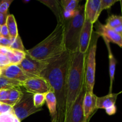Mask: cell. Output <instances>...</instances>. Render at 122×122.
Masks as SVG:
<instances>
[{"label": "cell", "mask_w": 122, "mask_h": 122, "mask_svg": "<svg viewBox=\"0 0 122 122\" xmlns=\"http://www.w3.org/2000/svg\"><path fill=\"white\" fill-rule=\"evenodd\" d=\"M72 53L66 51L48 64L41 77L51 87L57 100L56 122H64L66 103L67 82Z\"/></svg>", "instance_id": "cell-1"}, {"label": "cell", "mask_w": 122, "mask_h": 122, "mask_svg": "<svg viewBox=\"0 0 122 122\" xmlns=\"http://www.w3.org/2000/svg\"><path fill=\"white\" fill-rule=\"evenodd\" d=\"M86 54L79 51L72 53L67 82L66 103L64 122H67L71 107L85 85V70Z\"/></svg>", "instance_id": "cell-2"}, {"label": "cell", "mask_w": 122, "mask_h": 122, "mask_svg": "<svg viewBox=\"0 0 122 122\" xmlns=\"http://www.w3.org/2000/svg\"><path fill=\"white\" fill-rule=\"evenodd\" d=\"M64 25L57 23L53 32L26 53L39 61L49 63L66 51L64 41Z\"/></svg>", "instance_id": "cell-3"}, {"label": "cell", "mask_w": 122, "mask_h": 122, "mask_svg": "<svg viewBox=\"0 0 122 122\" xmlns=\"http://www.w3.org/2000/svg\"><path fill=\"white\" fill-rule=\"evenodd\" d=\"M85 19V5H83L78 7L72 17L65 20L64 41L66 51L71 53L79 51V38Z\"/></svg>", "instance_id": "cell-4"}, {"label": "cell", "mask_w": 122, "mask_h": 122, "mask_svg": "<svg viewBox=\"0 0 122 122\" xmlns=\"http://www.w3.org/2000/svg\"><path fill=\"white\" fill-rule=\"evenodd\" d=\"M100 36L93 32L91 41L86 54L85 70V83L86 91L94 92L95 81V69H96V51L98 39Z\"/></svg>", "instance_id": "cell-5"}, {"label": "cell", "mask_w": 122, "mask_h": 122, "mask_svg": "<svg viewBox=\"0 0 122 122\" xmlns=\"http://www.w3.org/2000/svg\"><path fill=\"white\" fill-rule=\"evenodd\" d=\"M42 108H38L33 103V94L23 91V95L19 101L13 107L14 115L21 122L29 116L40 112Z\"/></svg>", "instance_id": "cell-6"}, {"label": "cell", "mask_w": 122, "mask_h": 122, "mask_svg": "<svg viewBox=\"0 0 122 122\" xmlns=\"http://www.w3.org/2000/svg\"><path fill=\"white\" fill-rule=\"evenodd\" d=\"M21 87L25 89V91L32 94H46L52 91L48 82L42 77H30L21 83Z\"/></svg>", "instance_id": "cell-7"}, {"label": "cell", "mask_w": 122, "mask_h": 122, "mask_svg": "<svg viewBox=\"0 0 122 122\" xmlns=\"http://www.w3.org/2000/svg\"><path fill=\"white\" fill-rule=\"evenodd\" d=\"M48 64L35 60L26 53L25 58L18 65L27 73L32 76L41 77L42 72L46 67Z\"/></svg>", "instance_id": "cell-8"}, {"label": "cell", "mask_w": 122, "mask_h": 122, "mask_svg": "<svg viewBox=\"0 0 122 122\" xmlns=\"http://www.w3.org/2000/svg\"><path fill=\"white\" fill-rule=\"evenodd\" d=\"M1 69H2L1 76L11 79L16 80L21 82H24L26 79L30 77H35L24 71L21 67L19 66L18 64H10L5 66L2 67Z\"/></svg>", "instance_id": "cell-9"}, {"label": "cell", "mask_w": 122, "mask_h": 122, "mask_svg": "<svg viewBox=\"0 0 122 122\" xmlns=\"http://www.w3.org/2000/svg\"><path fill=\"white\" fill-rule=\"evenodd\" d=\"M86 87L85 83L82 91L81 92L78 97L77 98L71 107V112H70L67 122H83L85 121L83 108V99H84Z\"/></svg>", "instance_id": "cell-10"}, {"label": "cell", "mask_w": 122, "mask_h": 122, "mask_svg": "<svg viewBox=\"0 0 122 122\" xmlns=\"http://www.w3.org/2000/svg\"><path fill=\"white\" fill-rule=\"evenodd\" d=\"M93 26L89 20L85 19L79 38V51L82 54H87L93 33Z\"/></svg>", "instance_id": "cell-11"}, {"label": "cell", "mask_w": 122, "mask_h": 122, "mask_svg": "<svg viewBox=\"0 0 122 122\" xmlns=\"http://www.w3.org/2000/svg\"><path fill=\"white\" fill-rule=\"evenodd\" d=\"M96 33L99 36L107 39L109 42H113L117 44L122 48V36L114 32L113 29L107 27L106 25L98 22L95 26Z\"/></svg>", "instance_id": "cell-12"}, {"label": "cell", "mask_w": 122, "mask_h": 122, "mask_svg": "<svg viewBox=\"0 0 122 122\" xmlns=\"http://www.w3.org/2000/svg\"><path fill=\"white\" fill-rule=\"evenodd\" d=\"M97 97L94 92L86 91L83 102V114L86 122H89L91 118L97 110Z\"/></svg>", "instance_id": "cell-13"}, {"label": "cell", "mask_w": 122, "mask_h": 122, "mask_svg": "<svg viewBox=\"0 0 122 122\" xmlns=\"http://www.w3.org/2000/svg\"><path fill=\"white\" fill-rule=\"evenodd\" d=\"M100 3L101 0H87L85 4V17L92 24L97 21L101 14Z\"/></svg>", "instance_id": "cell-14"}, {"label": "cell", "mask_w": 122, "mask_h": 122, "mask_svg": "<svg viewBox=\"0 0 122 122\" xmlns=\"http://www.w3.org/2000/svg\"><path fill=\"white\" fill-rule=\"evenodd\" d=\"M43 4L47 6L53 12L57 20V23H65V19L64 17V13L60 4V1L58 0H38Z\"/></svg>", "instance_id": "cell-15"}, {"label": "cell", "mask_w": 122, "mask_h": 122, "mask_svg": "<svg viewBox=\"0 0 122 122\" xmlns=\"http://www.w3.org/2000/svg\"><path fill=\"white\" fill-rule=\"evenodd\" d=\"M119 93L117 94H108L101 97H97V109L107 110L110 107L116 106L117 98Z\"/></svg>", "instance_id": "cell-16"}, {"label": "cell", "mask_w": 122, "mask_h": 122, "mask_svg": "<svg viewBox=\"0 0 122 122\" xmlns=\"http://www.w3.org/2000/svg\"><path fill=\"white\" fill-rule=\"evenodd\" d=\"M79 0H61L60 4L63 8L65 20L75 14V12L79 7Z\"/></svg>", "instance_id": "cell-17"}, {"label": "cell", "mask_w": 122, "mask_h": 122, "mask_svg": "<svg viewBox=\"0 0 122 122\" xmlns=\"http://www.w3.org/2000/svg\"><path fill=\"white\" fill-rule=\"evenodd\" d=\"M103 39L104 41L106 46H107V50H108V60H109V75L110 79L109 94H111L112 91V88H113V81H114V75H115L116 66L117 60L115 58V57H114V56H113V53H112L110 45V42L107 40V39H105V38H103Z\"/></svg>", "instance_id": "cell-18"}, {"label": "cell", "mask_w": 122, "mask_h": 122, "mask_svg": "<svg viewBox=\"0 0 122 122\" xmlns=\"http://www.w3.org/2000/svg\"><path fill=\"white\" fill-rule=\"evenodd\" d=\"M45 101L47 104L51 119H56L57 116V100L53 91H50L46 94Z\"/></svg>", "instance_id": "cell-19"}, {"label": "cell", "mask_w": 122, "mask_h": 122, "mask_svg": "<svg viewBox=\"0 0 122 122\" xmlns=\"http://www.w3.org/2000/svg\"><path fill=\"white\" fill-rule=\"evenodd\" d=\"M23 95V91L20 89V87L14 88L10 89L8 98L5 103L12 107L19 101Z\"/></svg>", "instance_id": "cell-20"}, {"label": "cell", "mask_w": 122, "mask_h": 122, "mask_svg": "<svg viewBox=\"0 0 122 122\" xmlns=\"http://www.w3.org/2000/svg\"><path fill=\"white\" fill-rule=\"evenodd\" d=\"M5 24L8 28L11 39H15L19 35V33L16 21L13 14H8Z\"/></svg>", "instance_id": "cell-21"}, {"label": "cell", "mask_w": 122, "mask_h": 122, "mask_svg": "<svg viewBox=\"0 0 122 122\" xmlns=\"http://www.w3.org/2000/svg\"><path fill=\"white\" fill-rule=\"evenodd\" d=\"M21 83L16 80L11 79L5 77L0 76V89H10L14 88L21 87Z\"/></svg>", "instance_id": "cell-22"}, {"label": "cell", "mask_w": 122, "mask_h": 122, "mask_svg": "<svg viewBox=\"0 0 122 122\" xmlns=\"http://www.w3.org/2000/svg\"><path fill=\"white\" fill-rule=\"evenodd\" d=\"M26 52L17 50H11L10 49L6 56L9 58L10 64H19L25 58Z\"/></svg>", "instance_id": "cell-23"}, {"label": "cell", "mask_w": 122, "mask_h": 122, "mask_svg": "<svg viewBox=\"0 0 122 122\" xmlns=\"http://www.w3.org/2000/svg\"><path fill=\"white\" fill-rule=\"evenodd\" d=\"M105 25L112 29H115L122 25V16L116 15H110L106 20V24Z\"/></svg>", "instance_id": "cell-24"}, {"label": "cell", "mask_w": 122, "mask_h": 122, "mask_svg": "<svg viewBox=\"0 0 122 122\" xmlns=\"http://www.w3.org/2000/svg\"><path fill=\"white\" fill-rule=\"evenodd\" d=\"M9 48L11 50H17V51H21V52H26V50L23 44V42L19 35L15 39H13Z\"/></svg>", "instance_id": "cell-25"}, {"label": "cell", "mask_w": 122, "mask_h": 122, "mask_svg": "<svg viewBox=\"0 0 122 122\" xmlns=\"http://www.w3.org/2000/svg\"><path fill=\"white\" fill-rule=\"evenodd\" d=\"M46 94H36L33 95V103L36 108H40L45 102Z\"/></svg>", "instance_id": "cell-26"}, {"label": "cell", "mask_w": 122, "mask_h": 122, "mask_svg": "<svg viewBox=\"0 0 122 122\" xmlns=\"http://www.w3.org/2000/svg\"><path fill=\"white\" fill-rule=\"evenodd\" d=\"M0 122H20L13 112L0 114Z\"/></svg>", "instance_id": "cell-27"}, {"label": "cell", "mask_w": 122, "mask_h": 122, "mask_svg": "<svg viewBox=\"0 0 122 122\" xmlns=\"http://www.w3.org/2000/svg\"><path fill=\"white\" fill-rule=\"evenodd\" d=\"M118 0H101L100 3V12H102L104 10H107L110 8Z\"/></svg>", "instance_id": "cell-28"}, {"label": "cell", "mask_w": 122, "mask_h": 122, "mask_svg": "<svg viewBox=\"0 0 122 122\" xmlns=\"http://www.w3.org/2000/svg\"><path fill=\"white\" fill-rule=\"evenodd\" d=\"M13 0H2L0 1V13L8 14V8Z\"/></svg>", "instance_id": "cell-29"}, {"label": "cell", "mask_w": 122, "mask_h": 122, "mask_svg": "<svg viewBox=\"0 0 122 122\" xmlns=\"http://www.w3.org/2000/svg\"><path fill=\"white\" fill-rule=\"evenodd\" d=\"M9 93L10 89H0V102L2 103H5L8 98Z\"/></svg>", "instance_id": "cell-30"}, {"label": "cell", "mask_w": 122, "mask_h": 122, "mask_svg": "<svg viewBox=\"0 0 122 122\" xmlns=\"http://www.w3.org/2000/svg\"><path fill=\"white\" fill-rule=\"evenodd\" d=\"M13 39H8V38L0 37V46L10 48Z\"/></svg>", "instance_id": "cell-31"}, {"label": "cell", "mask_w": 122, "mask_h": 122, "mask_svg": "<svg viewBox=\"0 0 122 122\" xmlns=\"http://www.w3.org/2000/svg\"><path fill=\"white\" fill-rule=\"evenodd\" d=\"M10 64L9 58L6 55L0 53V67H2Z\"/></svg>", "instance_id": "cell-32"}, {"label": "cell", "mask_w": 122, "mask_h": 122, "mask_svg": "<svg viewBox=\"0 0 122 122\" xmlns=\"http://www.w3.org/2000/svg\"><path fill=\"white\" fill-rule=\"evenodd\" d=\"M0 37L8 38V39H11L10 36V34H9V32H8V28H7L6 24L1 26V35H0Z\"/></svg>", "instance_id": "cell-33"}, {"label": "cell", "mask_w": 122, "mask_h": 122, "mask_svg": "<svg viewBox=\"0 0 122 122\" xmlns=\"http://www.w3.org/2000/svg\"><path fill=\"white\" fill-rule=\"evenodd\" d=\"M8 15V14H2V13H0V26H2L3 25H5Z\"/></svg>", "instance_id": "cell-34"}, {"label": "cell", "mask_w": 122, "mask_h": 122, "mask_svg": "<svg viewBox=\"0 0 122 122\" xmlns=\"http://www.w3.org/2000/svg\"><path fill=\"white\" fill-rule=\"evenodd\" d=\"M106 113H107L108 115L109 116H112V115H114V114H116L117 112V108L116 106H113V107H110V108H108V109L106 110Z\"/></svg>", "instance_id": "cell-35"}, {"label": "cell", "mask_w": 122, "mask_h": 122, "mask_svg": "<svg viewBox=\"0 0 122 122\" xmlns=\"http://www.w3.org/2000/svg\"><path fill=\"white\" fill-rule=\"evenodd\" d=\"M120 5H121V9H122V0H120Z\"/></svg>", "instance_id": "cell-36"}, {"label": "cell", "mask_w": 122, "mask_h": 122, "mask_svg": "<svg viewBox=\"0 0 122 122\" xmlns=\"http://www.w3.org/2000/svg\"><path fill=\"white\" fill-rule=\"evenodd\" d=\"M1 73H2V69H1V67H0V76H1Z\"/></svg>", "instance_id": "cell-37"}, {"label": "cell", "mask_w": 122, "mask_h": 122, "mask_svg": "<svg viewBox=\"0 0 122 122\" xmlns=\"http://www.w3.org/2000/svg\"><path fill=\"white\" fill-rule=\"evenodd\" d=\"M2 102H0V112H1V107H2Z\"/></svg>", "instance_id": "cell-38"}, {"label": "cell", "mask_w": 122, "mask_h": 122, "mask_svg": "<svg viewBox=\"0 0 122 122\" xmlns=\"http://www.w3.org/2000/svg\"><path fill=\"white\" fill-rule=\"evenodd\" d=\"M51 122H56V119H52V120H51Z\"/></svg>", "instance_id": "cell-39"}, {"label": "cell", "mask_w": 122, "mask_h": 122, "mask_svg": "<svg viewBox=\"0 0 122 122\" xmlns=\"http://www.w3.org/2000/svg\"><path fill=\"white\" fill-rule=\"evenodd\" d=\"M1 26H0V35H1Z\"/></svg>", "instance_id": "cell-40"}, {"label": "cell", "mask_w": 122, "mask_h": 122, "mask_svg": "<svg viewBox=\"0 0 122 122\" xmlns=\"http://www.w3.org/2000/svg\"><path fill=\"white\" fill-rule=\"evenodd\" d=\"M121 93H122V91H121V92H119V94H121Z\"/></svg>", "instance_id": "cell-41"}, {"label": "cell", "mask_w": 122, "mask_h": 122, "mask_svg": "<svg viewBox=\"0 0 122 122\" xmlns=\"http://www.w3.org/2000/svg\"></svg>", "instance_id": "cell-42"}]
</instances>
